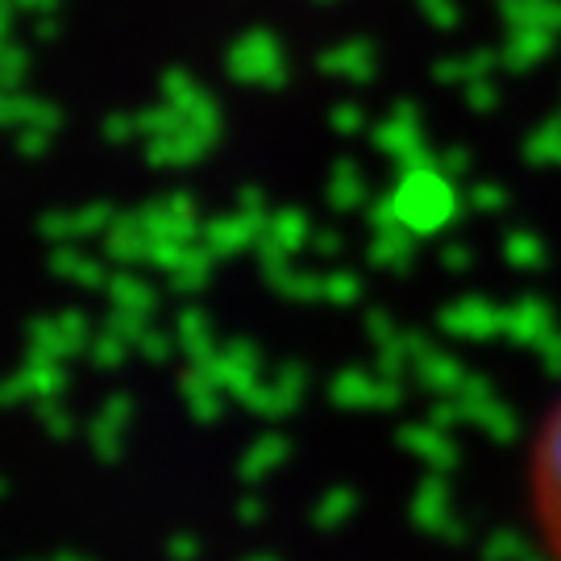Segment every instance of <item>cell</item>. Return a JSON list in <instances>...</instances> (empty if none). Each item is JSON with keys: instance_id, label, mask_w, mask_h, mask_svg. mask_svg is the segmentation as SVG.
Here are the masks:
<instances>
[{"instance_id": "cell-27", "label": "cell", "mask_w": 561, "mask_h": 561, "mask_svg": "<svg viewBox=\"0 0 561 561\" xmlns=\"http://www.w3.org/2000/svg\"><path fill=\"white\" fill-rule=\"evenodd\" d=\"M55 561H88V558H80V553H59Z\"/></svg>"}, {"instance_id": "cell-22", "label": "cell", "mask_w": 561, "mask_h": 561, "mask_svg": "<svg viewBox=\"0 0 561 561\" xmlns=\"http://www.w3.org/2000/svg\"><path fill=\"white\" fill-rule=\"evenodd\" d=\"M59 329L67 333V341H71V350H76V354H80V350H88V341H92V329H88V317H83V312H62Z\"/></svg>"}, {"instance_id": "cell-25", "label": "cell", "mask_w": 561, "mask_h": 561, "mask_svg": "<svg viewBox=\"0 0 561 561\" xmlns=\"http://www.w3.org/2000/svg\"><path fill=\"white\" fill-rule=\"evenodd\" d=\"M167 558L171 561H196L201 558V541H196V537H187V533H180V537H171V541H167Z\"/></svg>"}, {"instance_id": "cell-17", "label": "cell", "mask_w": 561, "mask_h": 561, "mask_svg": "<svg viewBox=\"0 0 561 561\" xmlns=\"http://www.w3.org/2000/svg\"><path fill=\"white\" fill-rule=\"evenodd\" d=\"M104 329H113L117 337H125L129 345H138V337L150 329L146 324V312H129V308H113V317H108V324Z\"/></svg>"}, {"instance_id": "cell-11", "label": "cell", "mask_w": 561, "mask_h": 561, "mask_svg": "<svg viewBox=\"0 0 561 561\" xmlns=\"http://www.w3.org/2000/svg\"><path fill=\"white\" fill-rule=\"evenodd\" d=\"M30 341H34V350H30V358H67V354H76L71 350V341L67 333L59 329V317L55 321H34L30 324Z\"/></svg>"}, {"instance_id": "cell-7", "label": "cell", "mask_w": 561, "mask_h": 561, "mask_svg": "<svg viewBox=\"0 0 561 561\" xmlns=\"http://www.w3.org/2000/svg\"><path fill=\"white\" fill-rule=\"evenodd\" d=\"M150 229L138 221V217H117L113 229H108V238H104V250H108V259L117 262H146L150 254Z\"/></svg>"}, {"instance_id": "cell-14", "label": "cell", "mask_w": 561, "mask_h": 561, "mask_svg": "<svg viewBox=\"0 0 561 561\" xmlns=\"http://www.w3.org/2000/svg\"><path fill=\"white\" fill-rule=\"evenodd\" d=\"M125 350H129V341L117 337L113 329H104L101 337L88 341V354H92V362H96L101 370H117L121 362H125Z\"/></svg>"}, {"instance_id": "cell-29", "label": "cell", "mask_w": 561, "mask_h": 561, "mask_svg": "<svg viewBox=\"0 0 561 561\" xmlns=\"http://www.w3.org/2000/svg\"><path fill=\"white\" fill-rule=\"evenodd\" d=\"M0 495H9V482H4V479H0Z\"/></svg>"}, {"instance_id": "cell-8", "label": "cell", "mask_w": 561, "mask_h": 561, "mask_svg": "<svg viewBox=\"0 0 561 561\" xmlns=\"http://www.w3.org/2000/svg\"><path fill=\"white\" fill-rule=\"evenodd\" d=\"M175 337H180L183 354L196 362V366H208V362L217 358V354H213V329H208V317H204L201 308H187V312H183Z\"/></svg>"}, {"instance_id": "cell-3", "label": "cell", "mask_w": 561, "mask_h": 561, "mask_svg": "<svg viewBox=\"0 0 561 561\" xmlns=\"http://www.w3.org/2000/svg\"><path fill=\"white\" fill-rule=\"evenodd\" d=\"M62 387H67V370L59 366V358H30L18 379L4 382L9 403L25 400V396H34V400H59Z\"/></svg>"}, {"instance_id": "cell-12", "label": "cell", "mask_w": 561, "mask_h": 561, "mask_svg": "<svg viewBox=\"0 0 561 561\" xmlns=\"http://www.w3.org/2000/svg\"><path fill=\"white\" fill-rule=\"evenodd\" d=\"M217 254H225V250H233V245H241V241L250 238V225L241 221V217H225V221H213L208 229L201 233Z\"/></svg>"}, {"instance_id": "cell-6", "label": "cell", "mask_w": 561, "mask_h": 561, "mask_svg": "<svg viewBox=\"0 0 561 561\" xmlns=\"http://www.w3.org/2000/svg\"><path fill=\"white\" fill-rule=\"evenodd\" d=\"M50 271L55 275H62V279L80 283V287H92V291H104L108 287V271H104L101 259H92V254H80V250H67V245H59L55 254H50Z\"/></svg>"}, {"instance_id": "cell-21", "label": "cell", "mask_w": 561, "mask_h": 561, "mask_svg": "<svg viewBox=\"0 0 561 561\" xmlns=\"http://www.w3.org/2000/svg\"><path fill=\"white\" fill-rule=\"evenodd\" d=\"M101 421L113 424V428H125V424L134 421V400H129L125 391H113V396L104 400V408H101Z\"/></svg>"}, {"instance_id": "cell-1", "label": "cell", "mask_w": 561, "mask_h": 561, "mask_svg": "<svg viewBox=\"0 0 561 561\" xmlns=\"http://www.w3.org/2000/svg\"><path fill=\"white\" fill-rule=\"evenodd\" d=\"M138 221L150 229V238H180V241H192L204 233L201 225V213H196V201L187 196V192H171V196H162V201L146 204L138 213Z\"/></svg>"}, {"instance_id": "cell-16", "label": "cell", "mask_w": 561, "mask_h": 561, "mask_svg": "<svg viewBox=\"0 0 561 561\" xmlns=\"http://www.w3.org/2000/svg\"><path fill=\"white\" fill-rule=\"evenodd\" d=\"M180 125H187V117H183V108H175L171 101H167V108H150V113H141V117H138V129L146 134V138L175 134Z\"/></svg>"}, {"instance_id": "cell-26", "label": "cell", "mask_w": 561, "mask_h": 561, "mask_svg": "<svg viewBox=\"0 0 561 561\" xmlns=\"http://www.w3.org/2000/svg\"><path fill=\"white\" fill-rule=\"evenodd\" d=\"M141 129H138V117H108L104 121V138L108 141H129V138H138Z\"/></svg>"}, {"instance_id": "cell-5", "label": "cell", "mask_w": 561, "mask_h": 561, "mask_svg": "<svg viewBox=\"0 0 561 561\" xmlns=\"http://www.w3.org/2000/svg\"><path fill=\"white\" fill-rule=\"evenodd\" d=\"M204 150H208V138L196 134L192 125H180L175 134L150 138V162L154 167H192V162L204 159Z\"/></svg>"}, {"instance_id": "cell-19", "label": "cell", "mask_w": 561, "mask_h": 561, "mask_svg": "<svg viewBox=\"0 0 561 561\" xmlns=\"http://www.w3.org/2000/svg\"><path fill=\"white\" fill-rule=\"evenodd\" d=\"M175 345H180V337H171V333H159V329H146V333L138 337V354H146L150 362H167Z\"/></svg>"}, {"instance_id": "cell-9", "label": "cell", "mask_w": 561, "mask_h": 561, "mask_svg": "<svg viewBox=\"0 0 561 561\" xmlns=\"http://www.w3.org/2000/svg\"><path fill=\"white\" fill-rule=\"evenodd\" d=\"M108 300H113V308H129V312H154V304H159V291L150 287L146 279H138V275H129V271H121V275H113L108 279Z\"/></svg>"}, {"instance_id": "cell-20", "label": "cell", "mask_w": 561, "mask_h": 561, "mask_svg": "<svg viewBox=\"0 0 561 561\" xmlns=\"http://www.w3.org/2000/svg\"><path fill=\"white\" fill-rule=\"evenodd\" d=\"M38 416H42V424H46V433H50V437H71V433H76V421L62 412L59 400H42Z\"/></svg>"}, {"instance_id": "cell-24", "label": "cell", "mask_w": 561, "mask_h": 561, "mask_svg": "<svg viewBox=\"0 0 561 561\" xmlns=\"http://www.w3.org/2000/svg\"><path fill=\"white\" fill-rule=\"evenodd\" d=\"M18 146H21V154H25V159H38L42 150L50 146V129H38V125H25V129H21V138H18Z\"/></svg>"}, {"instance_id": "cell-23", "label": "cell", "mask_w": 561, "mask_h": 561, "mask_svg": "<svg viewBox=\"0 0 561 561\" xmlns=\"http://www.w3.org/2000/svg\"><path fill=\"white\" fill-rule=\"evenodd\" d=\"M167 101L187 113L192 104L201 101V92H196V83L187 80V76H167Z\"/></svg>"}, {"instance_id": "cell-2", "label": "cell", "mask_w": 561, "mask_h": 561, "mask_svg": "<svg viewBox=\"0 0 561 561\" xmlns=\"http://www.w3.org/2000/svg\"><path fill=\"white\" fill-rule=\"evenodd\" d=\"M537 482H541L545 528H549L553 545L561 549V412L553 416V424L545 428L541 461H537Z\"/></svg>"}, {"instance_id": "cell-18", "label": "cell", "mask_w": 561, "mask_h": 561, "mask_svg": "<svg viewBox=\"0 0 561 561\" xmlns=\"http://www.w3.org/2000/svg\"><path fill=\"white\" fill-rule=\"evenodd\" d=\"M92 445H96V458L101 461H117L121 458V428L104 424L101 416L92 421Z\"/></svg>"}, {"instance_id": "cell-15", "label": "cell", "mask_w": 561, "mask_h": 561, "mask_svg": "<svg viewBox=\"0 0 561 561\" xmlns=\"http://www.w3.org/2000/svg\"><path fill=\"white\" fill-rule=\"evenodd\" d=\"M187 250H192V241H180V238H154L150 241V254H146V262L150 266H159V271H180L183 259H187Z\"/></svg>"}, {"instance_id": "cell-10", "label": "cell", "mask_w": 561, "mask_h": 561, "mask_svg": "<svg viewBox=\"0 0 561 561\" xmlns=\"http://www.w3.org/2000/svg\"><path fill=\"white\" fill-rule=\"evenodd\" d=\"M183 400H187L196 421H217V412H221L217 382H213V375H208L204 366H196L192 375H183Z\"/></svg>"}, {"instance_id": "cell-4", "label": "cell", "mask_w": 561, "mask_h": 561, "mask_svg": "<svg viewBox=\"0 0 561 561\" xmlns=\"http://www.w3.org/2000/svg\"><path fill=\"white\" fill-rule=\"evenodd\" d=\"M117 221V213H113V204H88L80 213H50V217H42V233L50 241H62V238H92V233H108Z\"/></svg>"}, {"instance_id": "cell-13", "label": "cell", "mask_w": 561, "mask_h": 561, "mask_svg": "<svg viewBox=\"0 0 561 561\" xmlns=\"http://www.w3.org/2000/svg\"><path fill=\"white\" fill-rule=\"evenodd\" d=\"M204 283H208V259H204V250L192 245L180 271H171V287H175V291H201Z\"/></svg>"}, {"instance_id": "cell-28", "label": "cell", "mask_w": 561, "mask_h": 561, "mask_svg": "<svg viewBox=\"0 0 561 561\" xmlns=\"http://www.w3.org/2000/svg\"><path fill=\"white\" fill-rule=\"evenodd\" d=\"M0 403H9V391H4V382H0Z\"/></svg>"}]
</instances>
